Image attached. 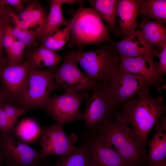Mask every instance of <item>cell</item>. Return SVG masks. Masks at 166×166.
<instances>
[{"instance_id":"1","label":"cell","mask_w":166,"mask_h":166,"mask_svg":"<svg viewBox=\"0 0 166 166\" xmlns=\"http://www.w3.org/2000/svg\"><path fill=\"white\" fill-rule=\"evenodd\" d=\"M150 88L143 89L137 94L136 98L131 99L122 105L119 117L130 125L138 141L145 150L149 133L166 111L162 97H152L149 93Z\"/></svg>"},{"instance_id":"2","label":"cell","mask_w":166,"mask_h":166,"mask_svg":"<svg viewBox=\"0 0 166 166\" xmlns=\"http://www.w3.org/2000/svg\"><path fill=\"white\" fill-rule=\"evenodd\" d=\"M94 134L111 146L128 166H148L144 149L132 129L119 117L102 125Z\"/></svg>"},{"instance_id":"3","label":"cell","mask_w":166,"mask_h":166,"mask_svg":"<svg viewBox=\"0 0 166 166\" xmlns=\"http://www.w3.org/2000/svg\"><path fill=\"white\" fill-rule=\"evenodd\" d=\"M65 55L79 64L92 81L106 85L116 70L120 57L110 43H105L97 49L84 51L79 48L67 52Z\"/></svg>"},{"instance_id":"4","label":"cell","mask_w":166,"mask_h":166,"mask_svg":"<svg viewBox=\"0 0 166 166\" xmlns=\"http://www.w3.org/2000/svg\"><path fill=\"white\" fill-rule=\"evenodd\" d=\"M72 14L70 39L68 44L69 48H82L87 45H98L113 42L109 30L93 9L81 5Z\"/></svg>"},{"instance_id":"5","label":"cell","mask_w":166,"mask_h":166,"mask_svg":"<svg viewBox=\"0 0 166 166\" xmlns=\"http://www.w3.org/2000/svg\"><path fill=\"white\" fill-rule=\"evenodd\" d=\"M55 66L46 69H29L26 83L18 104L26 111L34 109H44L51 93L63 88L53 78Z\"/></svg>"},{"instance_id":"6","label":"cell","mask_w":166,"mask_h":166,"mask_svg":"<svg viewBox=\"0 0 166 166\" xmlns=\"http://www.w3.org/2000/svg\"><path fill=\"white\" fill-rule=\"evenodd\" d=\"M106 85L97 86L91 91L83 114L85 130L83 135L95 133L104 124L119 117L107 93Z\"/></svg>"},{"instance_id":"7","label":"cell","mask_w":166,"mask_h":166,"mask_svg":"<svg viewBox=\"0 0 166 166\" xmlns=\"http://www.w3.org/2000/svg\"><path fill=\"white\" fill-rule=\"evenodd\" d=\"M153 85L147 78L129 73L118 66L106 86L113 106L119 108L143 89Z\"/></svg>"},{"instance_id":"8","label":"cell","mask_w":166,"mask_h":166,"mask_svg":"<svg viewBox=\"0 0 166 166\" xmlns=\"http://www.w3.org/2000/svg\"><path fill=\"white\" fill-rule=\"evenodd\" d=\"M89 96L87 91L79 93L65 92L62 95L50 97L44 110L56 122L63 125L83 120L81 105L88 100Z\"/></svg>"},{"instance_id":"9","label":"cell","mask_w":166,"mask_h":166,"mask_svg":"<svg viewBox=\"0 0 166 166\" xmlns=\"http://www.w3.org/2000/svg\"><path fill=\"white\" fill-rule=\"evenodd\" d=\"M0 152L6 166H44L40 151L9 135L1 134Z\"/></svg>"},{"instance_id":"10","label":"cell","mask_w":166,"mask_h":166,"mask_svg":"<svg viewBox=\"0 0 166 166\" xmlns=\"http://www.w3.org/2000/svg\"><path fill=\"white\" fill-rule=\"evenodd\" d=\"M63 125L56 122L42 128L40 152L43 158L47 156L64 157L76 149L73 143L77 140V137L74 133L67 134Z\"/></svg>"},{"instance_id":"11","label":"cell","mask_w":166,"mask_h":166,"mask_svg":"<svg viewBox=\"0 0 166 166\" xmlns=\"http://www.w3.org/2000/svg\"><path fill=\"white\" fill-rule=\"evenodd\" d=\"M63 60L60 67L55 66L53 76L56 83L64 89L65 92L90 91L100 85L82 72L78 67L77 62L72 58L65 55Z\"/></svg>"},{"instance_id":"12","label":"cell","mask_w":166,"mask_h":166,"mask_svg":"<svg viewBox=\"0 0 166 166\" xmlns=\"http://www.w3.org/2000/svg\"><path fill=\"white\" fill-rule=\"evenodd\" d=\"M29 71L26 61L17 66L0 65V80L2 87L11 100L18 102L24 90Z\"/></svg>"},{"instance_id":"13","label":"cell","mask_w":166,"mask_h":166,"mask_svg":"<svg viewBox=\"0 0 166 166\" xmlns=\"http://www.w3.org/2000/svg\"><path fill=\"white\" fill-rule=\"evenodd\" d=\"M110 43L120 57H143L152 63L154 62L155 57H159L160 52L146 42L139 30H136L121 40Z\"/></svg>"},{"instance_id":"14","label":"cell","mask_w":166,"mask_h":166,"mask_svg":"<svg viewBox=\"0 0 166 166\" xmlns=\"http://www.w3.org/2000/svg\"><path fill=\"white\" fill-rule=\"evenodd\" d=\"M91 153V166H128L117 151L95 134L82 135Z\"/></svg>"},{"instance_id":"15","label":"cell","mask_w":166,"mask_h":166,"mask_svg":"<svg viewBox=\"0 0 166 166\" xmlns=\"http://www.w3.org/2000/svg\"><path fill=\"white\" fill-rule=\"evenodd\" d=\"M118 36L123 39L136 30L140 13L138 0H118L116 9Z\"/></svg>"},{"instance_id":"16","label":"cell","mask_w":166,"mask_h":166,"mask_svg":"<svg viewBox=\"0 0 166 166\" xmlns=\"http://www.w3.org/2000/svg\"><path fill=\"white\" fill-rule=\"evenodd\" d=\"M50 10L47 16L43 25L37 36V39L41 41L42 44L48 37L53 34L58 29L63 26H67L70 20H67L64 17L61 6L64 4H73L77 3L82 5V0H52L49 1Z\"/></svg>"},{"instance_id":"17","label":"cell","mask_w":166,"mask_h":166,"mask_svg":"<svg viewBox=\"0 0 166 166\" xmlns=\"http://www.w3.org/2000/svg\"><path fill=\"white\" fill-rule=\"evenodd\" d=\"M119 66L126 71L144 77L149 80L157 89L164 80L157 75L156 70L158 63H151L143 57H121Z\"/></svg>"},{"instance_id":"18","label":"cell","mask_w":166,"mask_h":166,"mask_svg":"<svg viewBox=\"0 0 166 166\" xmlns=\"http://www.w3.org/2000/svg\"><path fill=\"white\" fill-rule=\"evenodd\" d=\"M138 27L141 36L149 45L158 46L160 51L166 45V28L163 23L143 15Z\"/></svg>"},{"instance_id":"19","label":"cell","mask_w":166,"mask_h":166,"mask_svg":"<svg viewBox=\"0 0 166 166\" xmlns=\"http://www.w3.org/2000/svg\"><path fill=\"white\" fill-rule=\"evenodd\" d=\"M155 128V133L148 144V166H166V132L157 123Z\"/></svg>"},{"instance_id":"20","label":"cell","mask_w":166,"mask_h":166,"mask_svg":"<svg viewBox=\"0 0 166 166\" xmlns=\"http://www.w3.org/2000/svg\"><path fill=\"white\" fill-rule=\"evenodd\" d=\"M118 0H89L91 8L106 23L107 26L115 36H118L117 23V5Z\"/></svg>"},{"instance_id":"21","label":"cell","mask_w":166,"mask_h":166,"mask_svg":"<svg viewBox=\"0 0 166 166\" xmlns=\"http://www.w3.org/2000/svg\"><path fill=\"white\" fill-rule=\"evenodd\" d=\"M64 58L55 52L41 45L32 52L26 61L29 69H37L57 66Z\"/></svg>"},{"instance_id":"22","label":"cell","mask_w":166,"mask_h":166,"mask_svg":"<svg viewBox=\"0 0 166 166\" xmlns=\"http://www.w3.org/2000/svg\"><path fill=\"white\" fill-rule=\"evenodd\" d=\"M42 128L35 120L26 119L15 125L12 136L26 144L33 143L41 137Z\"/></svg>"},{"instance_id":"23","label":"cell","mask_w":166,"mask_h":166,"mask_svg":"<svg viewBox=\"0 0 166 166\" xmlns=\"http://www.w3.org/2000/svg\"><path fill=\"white\" fill-rule=\"evenodd\" d=\"M140 14L147 18L166 22V0H138Z\"/></svg>"},{"instance_id":"24","label":"cell","mask_w":166,"mask_h":166,"mask_svg":"<svg viewBox=\"0 0 166 166\" xmlns=\"http://www.w3.org/2000/svg\"><path fill=\"white\" fill-rule=\"evenodd\" d=\"M81 145L59 160L61 166H91V156L86 143L83 140Z\"/></svg>"},{"instance_id":"25","label":"cell","mask_w":166,"mask_h":166,"mask_svg":"<svg viewBox=\"0 0 166 166\" xmlns=\"http://www.w3.org/2000/svg\"><path fill=\"white\" fill-rule=\"evenodd\" d=\"M18 16L20 19L31 23L38 34L47 16L44 9L38 3L34 2L28 4L22 11L19 12Z\"/></svg>"},{"instance_id":"26","label":"cell","mask_w":166,"mask_h":166,"mask_svg":"<svg viewBox=\"0 0 166 166\" xmlns=\"http://www.w3.org/2000/svg\"><path fill=\"white\" fill-rule=\"evenodd\" d=\"M71 25L70 22L64 29L57 30L53 34L46 38L41 45L54 52L62 49L70 39Z\"/></svg>"},{"instance_id":"27","label":"cell","mask_w":166,"mask_h":166,"mask_svg":"<svg viewBox=\"0 0 166 166\" xmlns=\"http://www.w3.org/2000/svg\"><path fill=\"white\" fill-rule=\"evenodd\" d=\"M26 45L21 42L16 40L6 52L8 65L17 66L21 65L24 50Z\"/></svg>"},{"instance_id":"28","label":"cell","mask_w":166,"mask_h":166,"mask_svg":"<svg viewBox=\"0 0 166 166\" xmlns=\"http://www.w3.org/2000/svg\"><path fill=\"white\" fill-rule=\"evenodd\" d=\"M13 35L16 38L26 46L34 47L36 45V39L38 34L36 30H22L16 27L12 28Z\"/></svg>"},{"instance_id":"29","label":"cell","mask_w":166,"mask_h":166,"mask_svg":"<svg viewBox=\"0 0 166 166\" xmlns=\"http://www.w3.org/2000/svg\"><path fill=\"white\" fill-rule=\"evenodd\" d=\"M16 125L8 118L0 103V132L12 135Z\"/></svg>"},{"instance_id":"30","label":"cell","mask_w":166,"mask_h":166,"mask_svg":"<svg viewBox=\"0 0 166 166\" xmlns=\"http://www.w3.org/2000/svg\"><path fill=\"white\" fill-rule=\"evenodd\" d=\"M9 22L6 13L0 17V65L2 66L8 65L7 58L3 56L2 40L5 27Z\"/></svg>"},{"instance_id":"31","label":"cell","mask_w":166,"mask_h":166,"mask_svg":"<svg viewBox=\"0 0 166 166\" xmlns=\"http://www.w3.org/2000/svg\"><path fill=\"white\" fill-rule=\"evenodd\" d=\"M16 40L12 31V28L8 24L6 25L3 33L2 40L3 48L7 51Z\"/></svg>"},{"instance_id":"32","label":"cell","mask_w":166,"mask_h":166,"mask_svg":"<svg viewBox=\"0 0 166 166\" xmlns=\"http://www.w3.org/2000/svg\"><path fill=\"white\" fill-rule=\"evenodd\" d=\"M159 57L160 62L158 63L156 73L157 76L161 77L166 73V45L160 52Z\"/></svg>"},{"instance_id":"33","label":"cell","mask_w":166,"mask_h":166,"mask_svg":"<svg viewBox=\"0 0 166 166\" xmlns=\"http://www.w3.org/2000/svg\"><path fill=\"white\" fill-rule=\"evenodd\" d=\"M24 1L21 0H0V3L4 6L10 5L13 7L17 12H20L25 8Z\"/></svg>"},{"instance_id":"34","label":"cell","mask_w":166,"mask_h":166,"mask_svg":"<svg viewBox=\"0 0 166 166\" xmlns=\"http://www.w3.org/2000/svg\"><path fill=\"white\" fill-rule=\"evenodd\" d=\"M10 101V98L4 91L2 85H0V103Z\"/></svg>"},{"instance_id":"35","label":"cell","mask_w":166,"mask_h":166,"mask_svg":"<svg viewBox=\"0 0 166 166\" xmlns=\"http://www.w3.org/2000/svg\"><path fill=\"white\" fill-rule=\"evenodd\" d=\"M160 128L163 132H166V117L164 116L160 121L156 123Z\"/></svg>"},{"instance_id":"36","label":"cell","mask_w":166,"mask_h":166,"mask_svg":"<svg viewBox=\"0 0 166 166\" xmlns=\"http://www.w3.org/2000/svg\"><path fill=\"white\" fill-rule=\"evenodd\" d=\"M6 6L3 5L0 3V17L6 13L7 10Z\"/></svg>"},{"instance_id":"37","label":"cell","mask_w":166,"mask_h":166,"mask_svg":"<svg viewBox=\"0 0 166 166\" xmlns=\"http://www.w3.org/2000/svg\"><path fill=\"white\" fill-rule=\"evenodd\" d=\"M2 161H3L2 157V156L0 152V166H2Z\"/></svg>"},{"instance_id":"38","label":"cell","mask_w":166,"mask_h":166,"mask_svg":"<svg viewBox=\"0 0 166 166\" xmlns=\"http://www.w3.org/2000/svg\"><path fill=\"white\" fill-rule=\"evenodd\" d=\"M56 166H61L60 164L59 161L57 163V164Z\"/></svg>"},{"instance_id":"39","label":"cell","mask_w":166,"mask_h":166,"mask_svg":"<svg viewBox=\"0 0 166 166\" xmlns=\"http://www.w3.org/2000/svg\"><path fill=\"white\" fill-rule=\"evenodd\" d=\"M1 134V133L0 132V136Z\"/></svg>"},{"instance_id":"40","label":"cell","mask_w":166,"mask_h":166,"mask_svg":"<svg viewBox=\"0 0 166 166\" xmlns=\"http://www.w3.org/2000/svg\"></svg>"}]
</instances>
